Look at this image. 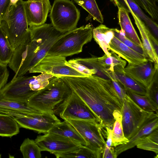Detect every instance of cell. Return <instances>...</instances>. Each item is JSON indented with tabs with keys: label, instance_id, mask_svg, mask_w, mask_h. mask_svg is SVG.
<instances>
[{
	"label": "cell",
	"instance_id": "1",
	"mask_svg": "<svg viewBox=\"0 0 158 158\" xmlns=\"http://www.w3.org/2000/svg\"><path fill=\"white\" fill-rule=\"evenodd\" d=\"M60 77L89 107L97 117L102 130L112 129L116 111H121L123 102L110 80L95 75Z\"/></svg>",
	"mask_w": 158,
	"mask_h": 158
},
{
	"label": "cell",
	"instance_id": "2",
	"mask_svg": "<svg viewBox=\"0 0 158 158\" xmlns=\"http://www.w3.org/2000/svg\"><path fill=\"white\" fill-rule=\"evenodd\" d=\"M30 35L14 50L8 64L15 73L13 78L23 76L47 54L65 32L56 30L52 24L29 26Z\"/></svg>",
	"mask_w": 158,
	"mask_h": 158
},
{
	"label": "cell",
	"instance_id": "3",
	"mask_svg": "<svg viewBox=\"0 0 158 158\" xmlns=\"http://www.w3.org/2000/svg\"><path fill=\"white\" fill-rule=\"evenodd\" d=\"M52 75L42 73L37 76L17 77L0 91V98L26 103L28 100L49 83Z\"/></svg>",
	"mask_w": 158,
	"mask_h": 158
},
{
	"label": "cell",
	"instance_id": "4",
	"mask_svg": "<svg viewBox=\"0 0 158 158\" xmlns=\"http://www.w3.org/2000/svg\"><path fill=\"white\" fill-rule=\"evenodd\" d=\"M71 93L70 88L61 77H54L45 87L32 96L26 103L41 112L54 113L56 109Z\"/></svg>",
	"mask_w": 158,
	"mask_h": 158
},
{
	"label": "cell",
	"instance_id": "5",
	"mask_svg": "<svg viewBox=\"0 0 158 158\" xmlns=\"http://www.w3.org/2000/svg\"><path fill=\"white\" fill-rule=\"evenodd\" d=\"M22 1L10 6L0 22V27L14 50L30 35Z\"/></svg>",
	"mask_w": 158,
	"mask_h": 158
},
{
	"label": "cell",
	"instance_id": "6",
	"mask_svg": "<svg viewBox=\"0 0 158 158\" xmlns=\"http://www.w3.org/2000/svg\"><path fill=\"white\" fill-rule=\"evenodd\" d=\"M93 29L92 26L88 24L65 32L47 54L66 57L81 52L83 46L92 39Z\"/></svg>",
	"mask_w": 158,
	"mask_h": 158
},
{
	"label": "cell",
	"instance_id": "7",
	"mask_svg": "<svg viewBox=\"0 0 158 158\" xmlns=\"http://www.w3.org/2000/svg\"><path fill=\"white\" fill-rule=\"evenodd\" d=\"M80 12L70 0H55L50 10V18L53 27L61 32L77 28Z\"/></svg>",
	"mask_w": 158,
	"mask_h": 158
},
{
	"label": "cell",
	"instance_id": "8",
	"mask_svg": "<svg viewBox=\"0 0 158 158\" xmlns=\"http://www.w3.org/2000/svg\"><path fill=\"white\" fill-rule=\"evenodd\" d=\"M121 112L124 134L129 139L136 133L144 122L155 113L144 110L127 94L123 100Z\"/></svg>",
	"mask_w": 158,
	"mask_h": 158
},
{
	"label": "cell",
	"instance_id": "9",
	"mask_svg": "<svg viewBox=\"0 0 158 158\" xmlns=\"http://www.w3.org/2000/svg\"><path fill=\"white\" fill-rule=\"evenodd\" d=\"M65 120L77 130L85 141V146L95 152L98 158L102 157L106 142L98 122L92 120Z\"/></svg>",
	"mask_w": 158,
	"mask_h": 158
},
{
	"label": "cell",
	"instance_id": "10",
	"mask_svg": "<svg viewBox=\"0 0 158 158\" xmlns=\"http://www.w3.org/2000/svg\"><path fill=\"white\" fill-rule=\"evenodd\" d=\"M54 113L58 114L64 120H92L98 122L97 117L89 107L72 91L70 95L56 109Z\"/></svg>",
	"mask_w": 158,
	"mask_h": 158
},
{
	"label": "cell",
	"instance_id": "11",
	"mask_svg": "<svg viewBox=\"0 0 158 158\" xmlns=\"http://www.w3.org/2000/svg\"><path fill=\"white\" fill-rule=\"evenodd\" d=\"M66 57L47 54L29 71L30 73H44L53 77L85 76L67 65Z\"/></svg>",
	"mask_w": 158,
	"mask_h": 158
},
{
	"label": "cell",
	"instance_id": "12",
	"mask_svg": "<svg viewBox=\"0 0 158 158\" xmlns=\"http://www.w3.org/2000/svg\"><path fill=\"white\" fill-rule=\"evenodd\" d=\"M20 127L33 130L39 133L45 134L60 121L52 112L25 114L10 113Z\"/></svg>",
	"mask_w": 158,
	"mask_h": 158
},
{
	"label": "cell",
	"instance_id": "13",
	"mask_svg": "<svg viewBox=\"0 0 158 158\" xmlns=\"http://www.w3.org/2000/svg\"><path fill=\"white\" fill-rule=\"evenodd\" d=\"M35 140L41 151L48 152L55 156L73 150L82 145L77 141L50 132L38 136Z\"/></svg>",
	"mask_w": 158,
	"mask_h": 158
},
{
	"label": "cell",
	"instance_id": "14",
	"mask_svg": "<svg viewBox=\"0 0 158 158\" xmlns=\"http://www.w3.org/2000/svg\"><path fill=\"white\" fill-rule=\"evenodd\" d=\"M22 3L28 26L44 23L52 7L49 0H23Z\"/></svg>",
	"mask_w": 158,
	"mask_h": 158
},
{
	"label": "cell",
	"instance_id": "15",
	"mask_svg": "<svg viewBox=\"0 0 158 158\" xmlns=\"http://www.w3.org/2000/svg\"><path fill=\"white\" fill-rule=\"evenodd\" d=\"M158 64L149 60L138 64H128L124 71L128 76L148 88L158 74Z\"/></svg>",
	"mask_w": 158,
	"mask_h": 158
},
{
	"label": "cell",
	"instance_id": "16",
	"mask_svg": "<svg viewBox=\"0 0 158 158\" xmlns=\"http://www.w3.org/2000/svg\"><path fill=\"white\" fill-rule=\"evenodd\" d=\"M109 45L110 50L125 60L128 64H138L150 60L127 46L114 36L111 40Z\"/></svg>",
	"mask_w": 158,
	"mask_h": 158
},
{
	"label": "cell",
	"instance_id": "17",
	"mask_svg": "<svg viewBox=\"0 0 158 158\" xmlns=\"http://www.w3.org/2000/svg\"><path fill=\"white\" fill-rule=\"evenodd\" d=\"M158 127V113L155 112L144 122L136 133L129 139V142L115 147L114 150L117 156L136 146L139 139L148 135Z\"/></svg>",
	"mask_w": 158,
	"mask_h": 158
},
{
	"label": "cell",
	"instance_id": "18",
	"mask_svg": "<svg viewBox=\"0 0 158 158\" xmlns=\"http://www.w3.org/2000/svg\"><path fill=\"white\" fill-rule=\"evenodd\" d=\"M129 12L131 14L139 30L143 48L148 59L158 64V55L155 52L151 43L150 36L152 34L145 23L131 10H129Z\"/></svg>",
	"mask_w": 158,
	"mask_h": 158
},
{
	"label": "cell",
	"instance_id": "19",
	"mask_svg": "<svg viewBox=\"0 0 158 158\" xmlns=\"http://www.w3.org/2000/svg\"><path fill=\"white\" fill-rule=\"evenodd\" d=\"M123 67H114V76L117 80L126 90L141 95L146 94L147 89L142 84L126 73Z\"/></svg>",
	"mask_w": 158,
	"mask_h": 158
},
{
	"label": "cell",
	"instance_id": "20",
	"mask_svg": "<svg viewBox=\"0 0 158 158\" xmlns=\"http://www.w3.org/2000/svg\"><path fill=\"white\" fill-rule=\"evenodd\" d=\"M118 7L125 8L128 12L130 9L134 12L151 29L154 35L158 37V26L151 18L148 17L141 8L132 0H111Z\"/></svg>",
	"mask_w": 158,
	"mask_h": 158
},
{
	"label": "cell",
	"instance_id": "21",
	"mask_svg": "<svg viewBox=\"0 0 158 158\" xmlns=\"http://www.w3.org/2000/svg\"><path fill=\"white\" fill-rule=\"evenodd\" d=\"M118 7V23L121 30L124 32L125 36L128 39L143 48L142 42L133 25L129 12L123 7Z\"/></svg>",
	"mask_w": 158,
	"mask_h": 158
},
{
	"label": "cell",
	"instance_id": "22",
	"mask_svg": "<svg viewBox=\"0 0 158 158\" xmlns=\"http://www.w3.org/2000/svg\"><path fill=\"white\" fill-rule=\"evenodd\" d=\"M41 113L30 107L27 103L0 98V113L7 114L10 113L29 114Z\"/></svg>",
	"mask_w": 158,
	"mask_h": 158
},
{
	"label": "cell",
	"instance_id": "23",
	"mask_svg": "<svg viewBox=\"0 0 158 158\" xmlns=\"http://www.w3.org/2000/svg\"><path fill=\"white\" fill-rule=\"evenodd\" d=\"M92 34L93 37L105 54L110 56V53L108 51L110 49L109 44L114 36L113 28H110L101 24L93 28Z\"/></svg>",
	"mask_w": 158,
	"mask_h": 158
},
{
	"label": "cell",
	"instance_id": "24",
	"mask_svg": "<svg viewBox=\"0 0 158 158\" xmlns=\"http://www.w3.org/2000/svg\"><path fill=\"white\" fill-rule=\"evenodd\" d=\"M48 132L56 134L67 138L77 141L85 146L86 143L77 130L65 120L55 124Z\"/></svg>",
	"mask_w": 158,
	"mask_h": 158
},
{
	"label": "cell",
	"instance_id": "25",
	"mask_svg": "<svg viewBox=\"0 0 158 158\" xmlns=\"http://www.w3.org/2000/svg\"><path fill=\"white\" fill-rule=\"evenodd\" d=\"M20 127L14 117L0 113V136L11 137L19 132Z\"/></svg>",
	"mask_w": 158,
	"mask_h": 158
},
{
	"label": "cell",
	"instance_id": "26",
	"mask_svg": "<svg viewBox=\"0 0 158 158\" xmlns=\"http://www.w3.org/2000/svg\"><path fill=\"white\" fill-rule=\"evenodd\" d=\"M115 119L112 129V135L111 147L126 144L129 139L124 136L122 123V115L119 111H115L113 114Z\"/></svg>",
	"mask_w": 158,
	"mask_h": 158
},
{
	"label": "cell",
	"instance_id": "27",
	"mask_svg": "<svg viewBox=\"0 0 158 158\" xmlns=\"http://www.w3.org/2000/svg\"><path fill=\"white\" fill-rule=\"evenodd\" d=\"M98 58L95 57L86 58H77L73 60L89 69L94 71L96 72L95 75L107 80H110V73L100 65Z\"/></svg>",
	"mask_w": 158,
	"mask_h": 158
},
{
	"label": "cell",
	"instance_id": "28",
	"mask_svg": "<svg viewBox=\"0 0 158 158\" xmlns=\"http://www.w3.org/2000/svg\"><path fill=\"white\" fill-rule=\"evenodd\" d=\"M136 146L139 149L152 151L158 155V128L139 139Z\"/></svg>",
	"mask_w": 158,
	"mask_h": 158
},
{
	"label": "cell",
	"instance_id": "29",
	"mask_svg": "<svg viewBox=\"0 0 158 158\" xmlns=\"http://www.w3.org/2000/svg\"><path fill=\"white\" fill-rule=\"evenodd\" d=\"M110 56L105 54L102 56L98 57L99 64L104 69L109 72H114V67L116 66L125 68L127 62L115 52L111 51Z\"/></svg>",
	"mask_w": 158,
	"mask_h": 158
},
{
	"label": "cell",
	"instance_id": "30",
	"mask_svg": "<svg viewBox=\"0 0 158 158\" xmlns=\"http://www.w3.org/2000/svg\"><path fill=\"white\" fill-rule=\"evenodd\" d=\"M14 52L6 35L0 27V64L7 66Z\"/></svg>",
	"mask_w": 158,
	"mask_h": 158
},
{
	"label": "cell",
	"instance_id": "31",
	"mask_svg": "<svg viewBox=\"0 0 158 158\" xmlns=\"http://www.w3.org/2000/svg\"><path fill=\"white\" fill-rule=\"evenodd\" d=\"M77 4L89 13L86 20L93 18L101 23H103V16L95 0H78Z\"/></svg>",
	"mask_w": 158,
	"mask_h": 158
},
{
	"label": "cell",
	"instance_id": "32",
	"mask_svg": "<svg viewBox=\"0 0 158 158\" xmlns=\"http://www.w3.org/2000/svg\"><path fill=\"white\" fill-rule=\"evenodd\" d=\"M20 150L24 158H40L41 151L35 140L25 139L21 144Z\"/></svg>",
	"mask_w": 158,
	"mask_h": 158
},
{
	"label": "cell",
	"instance_id": "33",
	"mask_svg": "<svg viewBox=\"0 0 158 158\" xmlns=\"http://www.w3.org/2000/svg\"><path fill=\"white\" fill-rule=\"evenodd\" d=\"M55 156L57 158H98L95 152L83 145L73 150Z\"/></svg>",
	"mask_w": 158,
	"mask_h": 158
},
{
	"label": "cell",
	"instance_id": "34",
	"mask_svg": "<svg viewBox=\"0 0 158 158\" xmlns=\"http://www.w3.org/2000/svg\"><path fill=\"white\" fill-rule=\"evenodd\" d=\"M126 91L127 94L142 109L148 112L158 113V109L153 106L147 95H141Z\"/></svg>",
	"mask_w": 158,
	"mask_h": 158
},
{
	"label": "cell",
	"instance_id": "35",
	"mask_svg": "<svg viewBox=\"0 0 158 158\" xmlns=\"http://www.w3.org/2000/svg\"><path fill=\"white\" fill-rule=\"evenodd\" d=\"M144 11L152 20H158V6L157 0H132Z\"/></svg>",
	"mask_w": 158,
	"mask_h": 158
},
{
	"label": "cell",
	"instance_id": "36",
	"mask_svg": "<svg viewBox=\"0 0 158 158\" xmlns=\"http://www.w3.org/2000/svg\"><path fill=\"white\" fill-rule=\"evenodd\" d=\"M113 30L114 36L119 40L130 48L148 59L143 48L128 39L125 36L123 31L116 28H113Z\"/></svg>",
	"mask_w": 158,
	"mask_h": 158
},
{
	"label": "cell",
	"instance_id": "37",
	"mask_svg": "<svg viewBox=\"0 0 158 158\" xmlns=\"http://www.w3.org/2000/svg\"><path fill=\"white\" fill-rule=\"evenodd\" d=\"M147 89L146 95L153 106L158 109V74L150 86Z\"/></svg>",
	"mask_w": 158,
	"mask_h": 158
},
{
	"label": "cell",
	"instance_id": "38",
	"mask_svg": "<svg viewBox=\"0 0 158 158\" xmlns=\"http://www.w3.org/2000/svg\"><path fill=\"white\" fill-rule=\"evenodd\" d=\"M65 64L72 68L85 76L95 75L96 72L94 71L89 69L83 65L75 61L73 59L66 62Z\"/></svg>",
	"mask_w": 158,
	"mask_h": 158
},
{
	"label": "cell",
	"instance_id": "39",
	"mask_svg": "<svg viewBox=\"0 0 158 158\" xmlns=\"http://www.w3.org/2000/svg\"><path fill=\"white\" fill-rule=\"evenodd\" d=\"M102 130L104 131L105 135L106 136V145L102 154V158H106V156L110 149L111 147L112 131L110 128L106 127Z\"/></svg>",
	"mask_w": 158,
	"mask_h": 158
},
{
	"label": "cell",
	"instance_id": "40",
	"mask_svg": "<svg viewBox=\"0 0 158 158\" xmlns=\"http://www.w3.org/2000/svg\"><path fill=\"white\" fill-rule=\"evenodd\" d=\"M9 76L7 66L0 64V91L7 84Z\"/></svg>",
	"mask_w": 158,
	"mask_h": 158
},
{
	"label": "cell",
	"instance_id": "41",
	"mask_svg": "<svg viewBox=\"0 0 158 158\" xmlns=\"http://www.w3.org/2000/svg\"><path fill=\"white\" fill-rule=\"evenodd\" d=\"M10 0H0V22L10 7Z\"/></svg>",
	"mask_w": 158,
	"mask_h": 158
},
{
	"label": "cell",
	"instance_id": "42",
	"mask_svg": "<svg viewBox=\"0 0 158 158\" xmlns=\"http://www.w3.org/2000/svg\"><path fill=\"white\" fill-rule=\"evenodd\" d=\"M117 156L114 148L113 147H111L110 148L106 158H116Z\"/></svg>",
	"mask_w": 158,
	"mask_h": 158
},
{
	"label": "cell",
	"instance_id": "43",
	"mask_svg": "<svg viewBox=\"0 0 158 158\" xmlns=\"http://www.w3.org/2000/svg\"><path fill=\"white\" fill-rule=\"evenodd\" d=\"M10 6L12 5H15L19 0H10Z\"/></svg>",
	"mask_w": 158,
	"mask_h": 158
},
{
	"label": "cell",
	"instance_id": "44",
	"mask_svg": "<svg viewBox=\"0 0 158 158\" xmlns=\"http://www.w3.org/2000/svg\"><path fill=\"white\" fill-rule=\"evenodd\" d=\"M72 1H74V2H75L77 4V1L78 0H71Z\"/></svg>",
	"mask_w": 158,
	"mask_h": 158
},
{
	"label": "cell",
	"instance_id": "45",
	"mask_svg": "<svg viewBox=\"0 0 158 158\" xmlns=\"http://www.w3.org/2000/svg\"><path fill=\"white\" fill-rule=\"evenodd\" d=\"M1 158V154H0V158Z\"/></svg>",
	"mask_w": 158,
	"mask_h": 158
}]
</instances>
